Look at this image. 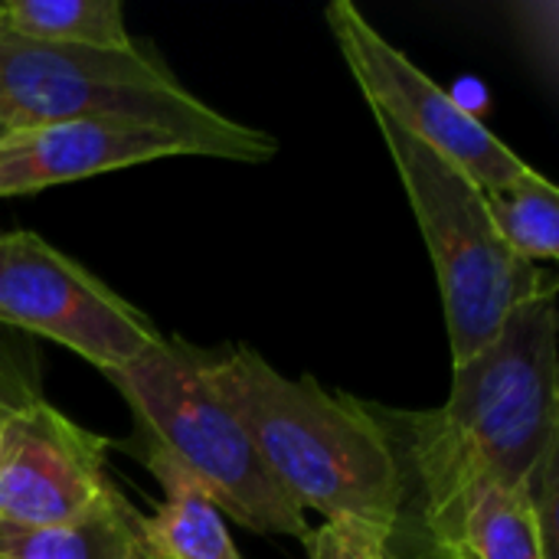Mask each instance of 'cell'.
Masks as SVG:
<instances>
[{"mask_svg": "<svg viewBox=\"0 0 559 559\" xmlns=\"http://www.w3.org/2000/svg\"><path fill=\"white\" fill-rule=\"evenodd\" d=\"M0 33L75 49H131L118 0H0Z\"/></svg>", "mask_w": 559, "mask_h": 559, "instance_id": "obj_12", "label": "cell"}, {"mask_svg": "<svg viewBox=\"0 0 559 559\" xmlns=\"http://www.w3.org/2000/svg\"><path fill=\"white\" fill-rule=\"evenodd\" d=\"M7 134H10V131H7V128H3V124H0V141H3V138H7Z\"/></svg>", "mask_w": 559, "mask_h": 559, "instance_id": "obj_18", "label": "cell"}, {"mask_svg": "<svg viewBox=\"0 0 559 559\" xmlns=\"http://www.w3.org/2000/svg\"><path fill=\"white\" fill-rule=\"evenodd\" d=\"M39 400V370L33 354H16L0 344V429L3 423Z\"/></svg>", "mask_w": 559, "mask_h": 559, "instance_id": "obj_16", "label": "cell"}, {"mask_svg": "<svg viewBox=\"0 0 559 559\" xmlns=\"http://www.w3.org/2000/svg\"><path fill=\"white\" fill-rule=\"evenodd\" d=\"M160 157H203V151L170 131L124 121H59L23 128L0 141V197L36 193Z\"/></svg>", "mask_w": 559, "mask_h": 559, "instance_id": "obj_9", "label": "cell"}, {"mask_svg": "<svg viewBox=\"0 0 559 559\" xmlns=\"http://www.w3.org/2000/svg\"><path fill=\"white\" fill-rule=\"evenodd\" d=\"M373 121L390 147L439 275L455 370L478 357L508 318L554 285V278L504 246L485 210L481 187L380 111H373Z\"/></svg>", "mask_w": 559, "mask_h": 559, "instance_id": "obj_5", "label": "cell"}, {"mask_svg": "<svg viewBox=\"0 0 559 559\" xmlns=\"http://www.w3.org/2000/svg\"><path fill=\"white\" fill-rule=\"evenodd\" d=\"M485 210L504 246L537 265L559 255V190L534 167L501 190H481Z\"/></svg>", "mask_w": 559, "mask_h": 559, "instance_id": "obj_14", "label": "cell"}, {"mask_svg": "<svg viewBox=\"0 0 559 559\" xmlns=\"http://www.w3.org/2000/svg\"><path fill=\"white\" fill-rule=\"evenodd\" d=\"M459 557L554 559L544 544L527 481L518 488H485L472 501L459 534Z\"/></svg>", "mask_w": 559, "mask_h": 559, "instance_id": "obj_13", "label": "cell"}, {"mask_svg": "<svg viewBox=\"0 0 559 559\" xmlns=\"http://www.w3.org/2000/svg\"><path fill=\"white\" fill-rule=\"evenodd\" d=\"M59 121H124L170 131L223 160H269L278 144L193 98L138 43L131 49L46 46L0 33V124L7 131Z\"/></svg>", "mask_w": 559, "mask_h": 559, "instance_id": "obj_3", "label": "cell"}, {"mask_svg": "<svg viewBox=\"0 0 559 559\" xmlns=\"http://www.w3.org/2000/svg\"><path fill=\"white\" fill-rule=\"evenodd\" d=\"M396 459L403 504L393 547L459 554L462 521L485 488H518L559 445L557 282L524 301L501 334L452 370L439 409L364 403Z\"/></svg>", "mask_w": 559, "mask_h": 559, "instance_id": "obj_1", "label": "cell"}, {"mask_svg": "<svg viewBox=\"0 0 559 559\" xmlns=\"http://www.w3.org/2000/svg\"><path fill=\"white\" fill-rule=\"evenodd\" d=\"M0 324L56 341L105 377L160 341L134 305L36 233H0Z\"/></svg>", "mask_w": 559, "mask_h": 559, "instance_id": "obj_6", "label": "cell"}, {"mask_svg": "<svg viewBox=\"0 0 559 559\" xmlns=\"http://www.w3.org/2000/svg\"><path fill=\"white\" fill-rule=\"evenodd\" d=\"M138 511L111 488L85 518L62 527L0 521V559H141Z\"/></svg>", "mask_w": 559, "mask_h": 559, "instance_id": "obj_11", "label": "cell"}, {"mask_svg": "<svg viewBox=\"0 0 559 559\" xmlns=\"http://www.w3.org/2000/svg\"><path fill=\"white\" fill-rule=\"evenodd\" d=\"M324 16L344 62L370 102V111H380L413 141L432 147L481 190L511 187L531 170V164L498 141L481 118L459 105L390 39H383L350 0L328 3Z\"/></svg>", "mask_w": 559, "mask_h": 559, "instance_id": "obj_7", "label": "cell"}, {"mask_svg": "<svg viewBox=\"0 0 559 559\" xmlns=\"http://www.w3.org/2000/svg\"><path fill=\"white\" fill-rule=\"evenodd\" d=\"M108 380L128 400L138 429H144V445L197 478L219 514L255 534L308 540L305 511L282 495L252 439L210 386L203 350L160 337Z\"/></svg>", "mask_w": 559, "mask_h": 559, "instance_id": "obj_4", "label": "cell"}, {"mask_svg": "<svg viewBox=\"0 0 559 559\" xmlns=\"http://www.w3.org/2000/svg\"><path fill=\"white\" fill-rule=\"evenodd\" d=\"M144 462L164 488L151 518H138L141 559H242L210 491L177 462L144 445Z\"/></svg>", "mask_w": 559, "mask_h": 559, "instance_id": "obj_10", "label": "cell"}, {"mask_svg": "<svg viewBox=\"0 0 559 559\" xmlns=\"http://www.w3.org/2000/svg\"><path fill=\"white\" fill-rule=\"evenodd\" d=\"M393 547V544H390ZM396 559H465L459 554H445V550H432V547H393Z\"/></svg>", "mask_w": 559, "mask_h": 559, "instance_id": "obj_17", "label": "cell"}, {"mask_svg": "<svg viewBox=\"0 0 559 559\" xmlns=\"http://www.w3.org/2000/svg\"><path fill=\"white\" fill-rule=\"evenodd\" d=\"M203 370L298 511L393 537L403 485L364 400L328 393L314 377L288 380L249 347L203 350Z\"/></svg>", "mask_w": 559, "mask_h": 559, "instance_id": "obj_2", "label": "cell"}, {"mask_svg": "<svg viewBox=\"0 0 559 559\" xmlns=\"http://www.w3.org/2000/svg\"><path fill=\"white\" fill-rule=\"evenodd\" d=\"M308 559H396L390 537L350 521H324L305 540Z\"/></svg>", "mask_w": 559, "mask_h": 559, "instance_id": "obj_15", "label": "cell"}, {"mask_svg": "<svg viewBox=\"0 0 559 559\" xmlns=\"http://www.w3.org/2000/svg\"><path fill=\"white\" fill-rule=\"evenodd\" d=\"M108 439L75 426L43 396L0 429V521L62 527L85 518L115 485Z\"/></svg>", "mask_w": 559, "mask_h": 559, "instance_id": "obj_8", "label": "cell"}]
</instances>
